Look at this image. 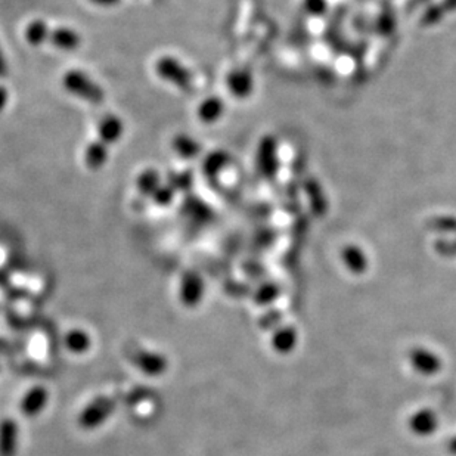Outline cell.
<instances>
[{"mask_svg":"<svg viewBox=\"0 0 456 456\" xmlns=\"http://www.w3.org/2000/svg\"><path fill=\"white\" fill-rule=\"evenodd\" d=\"M204 296V283L201 278L189 274L183 278L180 286V300L185 304V308H197Z\"/></svg>","mask_w":456,"mask_h":456,"instance_id":"3957f363","label":"cell"},{"mask_svg":"<svg viewBox=\"0 0 456 456\" xmlns=\"http://www.w3.org/2000/svg\"><path fill=\"white\" fill-rule=\"evenodd\" d=\"M65 346L74 354H83L90 349L92 340L86 331L73 329L65 335Z\"/></svg>","mask_w":456,"mask_h":456,"instance_id":"8992f818","label":"cell"},{"mask_svg":"<svg viewBox=\"0 0 456 456\" xmlns=\"http://www.w3.org/2000/svg\"><path fill=\"white\" fill-rule=\"evenodd\" d=\"M294 344H296V332H293V329H290V328L281 329L274 337V346H275V349L279 350V351H282V353L291 350Z\"/></svg>","mask_w":456,"mask_h":456,"instance_id":"9c48e42d","label":"cell"},{"mask_svg":"<svg viewBox=\"0 0 456 456\" xmlns=\"http://www.w3.org/2000/svg\"><path fill=\"white\" fill-rule=\"evenodd\" d=\"M412 427L416 433H430L437 427V418L430 411H422L412 419Z\"/></svg>","mask_w":456,"mask_h":456,"instance_id":"ba28073f","label":"cell"},{"mask_svg":"<svg viewBox=\"0 0 456 456\" xmlns=\"http://www.w3.org/2000/svg\"><path fill=\"white\" fill-rule=\"evenodd\" d=\"M18 450V424L12 418L0 422V456H15Z\"/></svg>","mask_w":456,"mask_h":456,"instance_id":"277c9868","label":"cell"},{"mask_svg":"<svg viewBox=\"0 0 456 456\" xmlns=\"http://www.w3.org/2000/svg\"><path fill=\"white\" fill-rule=\"evenodd\" d=\"M115 400L112 397L100 396L90 402L78 415V426L83 430H95L100 427L112 415Z\"/></svg>","mask_w":456,"mask_h":456,"instance_id":"6da1fadb","label":"cell"},{"mask_svg":"<svg viewBox=\"0 0 456 456\" xmlns=\"http://www.w3.org/2000/svg\"><path fill=\"white\" fill-rule=\"evenodd\" d=\"M133 362L144 374L151 377H158L167 370V359L156 351L139 350L134 354Z\"/></svg>","mask_w":456,"mask_h":456,"instance_id":"7a4b0ae2","label":"cell"},{"mask_svg":"<svg viewBox=\"0 0 456 456\" xmlns=\"http://www.w3.org/2000/svg\"><path fill=\"white\" fill-rule=\"evenodd\" d=\"M47 400H49V392L45 387L42 385L33 387L21 400V412L28 418L37 416L46 408Z\"/></svg>","mask_w":456,"mask_h":456,"instance_id":"5b68a950","label":"cell"},{"mask_svg":"<svg viewBox=\"0 0 456 456\" xmlns=\"http://www.w3.org/2000/svg\"><path fill=\"white\" fill-rule=\"evenodd\" d=\"M412 358H414L415 366L421 370V373L431 374L440 368V362H438V359L427 350H415Z\"/></svg>","mask_w":456,"mask_h":456,"instance_id":"52a82bcc","label":"cell"}]
</instances>
